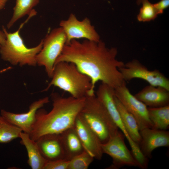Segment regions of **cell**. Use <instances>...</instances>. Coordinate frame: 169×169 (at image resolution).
<instances>
[{
    "label": "cell",
    "mask_w": 169,
    "mask_h": 169,
    "mask_svg": "<svg viewBox=\"0 0 169 169\" xmlns=\"http://www.w3.org/2000/svg\"><path fill=\"white\" fill-rule=\"evenodd\" d=\"M117 53L116 48H108L100 40L95 42L85 39L80 42L73 39L65 44L55 64L61 61L74 64L91 79L92 88L89 95H93L99 81L114 89L126 83L119 70L125 64L117 59Z\"/></svg>",
    "instance_id": "1"
},
{
    "label": "cell",
    "mask_w": 169,
    "mask_h": 169,
    "mask_svg": "<svg viewBox=\"0 0 169 169\" xmlns=\"http://www.w3.org/2000/svg\"><path fill=\"white\" fill-rule=\"evenodd\" d=\"M51 99L53 107L49 112L41 108L36 112L35 123L28 134L30 138L34 141L44 135L60 134L73 127L84 104L85 97H64L54 93L51 95Z\"/></svg>",
    "instance_id": "2"
},
{
    "label": "cell",
    "mask_w": 169,
    "mask_h": 169,
    "mask_svg": "<svg viewBox=\"0 0 169 169\" xmlns=\"http://www.w3.org/2000/svg\"><path fill=\"white\" fill-rule=\"evenodd\" d=\"M51 81L44 90L52 86L69 93L76 99L90 95L92 88L90 78L80 72L73 63L61 61L54 66Z\"/></svg>",
    "instance_id": "3"
},
{
    "label": "cell",
    "mask_w": 169,
    "mask_h": 169,
    "mask_svg": "<svg viewBox=\"0 0 169 169\" xmlns=\"http://www.w3.org/2000/svg\"><path fill=\"white\" fill-rule=\"evenodd\" d=\"M79 115L97 136L102 144L119 131L106 109L95 95L85 97Z\"/></svg>",
    "instance_id": "4"
},
{
    "label": "cell",
    "mask_w": 169,
    "mask_h": 169,
    "mask_svg": "<svg viewBox=\"0 0 169 169\" xmlns=\"http://www.w3.org/2000/svg\"><path fill=\"white\" fill-rule=\"evenodd\" d=\"M28 19L22 23L18 29L13 33L8 32L3 26L6 39L4 44L0 45V54L3 60L13 65L33 66L37 65L36 56L42 48L43 39L36 46L28 48L20 34V30Z\"/></svg>",
    "instance_id": "5"
},
{
    "label": "cell",
    "mask_w": 169,
    "mask_h": 169,
    "mask_svg": "<svg viewBox=\"0 0 169 169\" xmlns=\"http://www.w3.org/2000/svg\"><path fill=\"white\" fill-rule=\"evenodd\" d=\"M66 37L63 28L52 30L43 39L42 48L36 56L37 64L44 66L48 77H52L56 61L66 43Z\"/></svg>",
    "instance_id": "6"
},
{
    "label": "cell",
    "mask_w": 169,
    "mask_h": 169,
    "mask_svg": "<svg viewBox=\"0 0 169 169\" xmlns=\"http://www.w3.org/2000/svg\"><path fill=\"white\" fill-rule=\"evenodd\" d=\"M125 137L119 131L106 142L101 144L103 153L109 155L112 159V164L109 168L118 169L125 166L138 167L137 162L125 144Z\"/></svg>",
    "instance_id": "7"
},
{
    "label": "cell",
    "mask_w": 169,
    "mask_h": 169,
    "mask_svg": "<svg viewBox=\"0 0 169 169\" xmlns=\"http://www.w3.org/2000/svg\"><path fill=\"white\" fill-rule=\"evenodd\" d=\"M119 70L125 81L140 79L150 85L161 87L169 91V80L167 77L158 70H149L137 60L133 59L127 63L124 67Z\"/></svg>",
    "instance_id": "8"
},
{
    "label": "cell",
    "mask_w": 169,
    "mask_h": 169,
    "mask_svg": "<svg viewBox=\"0 0 169 169\" xmlns=\"http://www.w3.org/2000/svg\"><path fill=\"white\" fill-rule=\"evenodd\" d=\"M114 90L115 96L136 119L139 131L147 128H152L148 107L131 94L126 83Z\"/></svg>",
    "instance_id": "9"
},
{
    "label": "cell",
    "mask_w": 169,
    "mask_h": 169,
    "mask_svg": "<svg viewBox=\"0 0 169 169\" xmlns=\"http://www.w3.org/2000/svg\"><path fill=\"white\" fill-rule=\"evenodd\" d=\"M59 26L66 36V44L72 40L81 38L95 42L100 40L99 35L88 18L79 21L74 14L71 13L67 20L60 22Z\"/></svg>",
    "instance_id": "10"
},
{
    "label": "cell",
    "mask_w": 169,
    "mask_h": 169,
    "mask_svg": "<svg viewBox=\"0 0 169 169\" xmlns=\"http://www.w3.org/2000/svg\"><path fill=\"white\" fill-rule=\"evenodd\" d=\"M46 97L33 102L26 112L15 113L2 109L1 115L8 121L20 128L23 132L29 134L31 131L36 119L37 111L49 102Z\"/></svg>",
    "instance_id": "11"
},
{
    "label": "cell",
    "mask_w": 169,
    "mask_h": 169,
    "mask_svg": "<svg viewBox=\"0 0 169 169\" xmlns=\"http://www.w3.org/2000/svg\"><path fill=\"white\" fill-rule=\"evenodd\" d=\"M74 127L84 150L94 158L100 160L103 154L101 146L102 143L79 114L75 120Z\"/></svg>",
    "instance_id": "12"
},
{
    "label": "cell",
    "mask_w": 169,
    "mask_h": 169,
    "mask_svg": "<svg viewBox=\"0 0 169 169\" xmlns=\"http://www.w3.org/2000/svg\"><path fill=\"white\" fill-rule=\"evenodd\" d=\"M140 148L148 159L152 157V152L155 149L169 146V132L166 130L147 128L140 131Z\"/></svg>",
    "instance_id": "13"
},
{
    "label": "cell",
    "mask_w": 169,
    "mask_h": 169,
    "mask_svg": "<svg viewBox=\"0 0 169 169\" xmlns=\"http://www.w3.org/2000/svg\"><path fill=\"white\" fill-rule=\"evenodd\" d=\"M35 141L41 155L47 161L67 159L60 134L44 135Z\"/></svg>",
    "instance_id": "14"
},
{
    "label": "cell",
    "mask_w": 169,
    "mask_h": 169,
    "mask_svg": "<svg viewBox=\"0 0 169 169\" xmlns=\"http://www.w3.org/2000/svg\"><path fill=\"white\" fill-rule=\"evenodd\" d=\"M95 93L97 98L105 107L119 129L125 136L129 145L132 144L134 141L128 135L123 125L115 105L114 89L102 83Z\"/></svg>",
    "instance_id": "15"
},
{
    "label": "cell",
    "mask_w": 169,
    "mask_h": 169,
    "mask_svg": "<svg viewBox=\"0 0 169 169\" xmlns=\"http://www.w3.org/2000/svg\"><path fill=\"white\" fill-rule=\"evenodd\" d=\"M134 96L148 107L169 105V91L161 87L149 85L144 87Z\"/></svg>",
    "instance_id": "16"
},
{
    "label": "cell",
    "mask_w": 169,
    "mask_h": 169,
    "mask_svg": "<svg viewBox=\"0 0 169 169\" xmlns=\"http://www.w3.org/2000/svg\"><path fill=\"white\" fill-rule=\"evenodd\" d=\"M20 143L27 150L28 159L27 163L32 169H44L48 161L41 155L36 142L32 140L28 134L20 133Z\"/></svg>",
    "instance_id": "17"
},
{
    "label": "cell",
    "mask_w": 169,
    "mask_h": 169,
    "mask_svg": "<svg viewBox=\"0 0 169 169\" xmlns=\"http://www.w3.org/2000/svg\"><path fill=\"white\" fill-rule=\"evenodd\" d=\"M60 134L67 160H70L85 151L74 127L66 130Z\"/></svg>",
    "instance_id": "18"
},
{
    "label": "cell",
    "mask_w": 169,
    "mask_h": 169,
    "mask_svg": "<svg viewBox=\"0 0 169 169\" xmlns=\"http://www.w3.org/2000/svg\"><path fill=\"white\" fill-rule=\"evenodd\" d=\"M115 101L121 121L128 135L134 141L139 145L141 137L136 119L126 109L115 95Z\"/></svg>",
    "instance_id": "19"
},
{
    "label": "cell",
    "mask_w": 169,
    "mask_h": 169,
    "mask_svg": "<svg viewBox=\"0 0 169 169\" xmlns=\"http://www.w3.org/2000/svg\"><path fill=\"white\" fill-rule=\"evenodd\" d=\"M149 118L152 128L166 130L169 127V105L158 107H148Z\"/></svg>",
    "instance_id": "20"
},
{
    "label": "cell",
    "mask_w": 169,
    "mask_h": 169,
    "mask_svg": "<svg viewBox=\"0 0 169 169\" xmlns=\"http://www.w3.org/2000/svg\"><path fill=\"white\" fill-rule=\"evenodd\" d=\"M39 0H16L12 16L7 25L11 28L18 20L27 14H30L33 8L39 3Z\"/></svg>",
    "instance_id": "21"
},
{
    "label": "cell",
    "mask_w": 169,
    "mask_h": 169,
    "mask_svg": "<svg viewBox=\"0 0 169 169\" xmlns=\"http://www.w3.org/2000/svg\"><path fill=\"white\" fill-rule=\"evenodd\" d=\"M22 130L0 115V143H8L20 138Z\"/></svg>",
    "instance_id": "22"
},
{
    "label": "cell",
    "mask_w": 169,
    "mask_h": 169,
    "mask_svg": "<svg viewBox=\"0 0 169 169\" xmlns=\"http://www.w3.org/2000/svg\"><path fill=\"white\" fill-rule=\"evenodd\" d=\"M94 158L84 151L69 160L68 169H87Z\"/></svg>",
    "instance_id": "23"
},
{
    "label": "cell",
    "mask_w": 169,
    "mask_h": 169,
    "mask_svg": "<svg viewBox=\"0 0 169 169\" xmlns=\"http://www.w3.org/2000/svg\"><path fill=\"white\" fill-rule=\"evenodd\" d=\"M141 3L142 6L137 16L138 20L140 22H146L155 19L158 14L153 4L148 0H144Z\"/></svg>",
    "instance_id": "24"
},
{
    "label": "cell",
    "mask_w": 169,
    "mask_h": 169,
    "mask_svg": "<svg viewBox=\"0 0 169 169\" xmlns=\"http://www.w3.org/2000/svg\"><path fill=\"white\" fill-rule=\"evenodd\" d=\"M69 161L65 159L48 161L44 169H68Z\"/></svg>",
    "instance_id": "25"
},
{
    "label": "cell",
    "mask_w": 169,
    "mask_h": 169,
    "mask_svg": "<svg viewBox=\"0 0 169 169\" xmlns=\"http://www.w3.org/2000/svg\"><path fill=\"white\" fill-rule=\"evenodd\" d=\"M158 14H162L164 10L169 6V0H161L153 4Z\"/></svg>",
    "instance_id": "26"
},
{
    "label": "cell",
    "mask_w": 169,
    "mask_h": 169,
    "mask_svg": "<svg viewBox=\"0 0 169 169\" xmlns=\"http://www.w3.org/2000/svg\"><path fill=\"white\" fill-rule=\"evenodd\" d=\"M6 37L3 31L0 30V45L4 44L5 42Z\"/></svg>",
    "instance_id": "27"
},
{
    "label": "cell",
    "mask_w": 169,
    "mask_h": 169,
    "mask_svg": "<svg viewBox=\"0 0 169 169\" xmlns=\"http://www.w3.org/2000/svg\"><path fill=\"white\" fill-rule=\"evenodd\" d=\"M8 0H0V10L3 8Z\"/></svg>",
    "instance_id": "28"
},
{
    "label": "cell",
    "mask_w": 169,
    "mask_h": 169,
    "mask_svg": "<svg viewBox=\"0 0 169 169\" xmlns=\"http://www.w3.org/2000/svg\"><path fill=\"white\" fill-rule=\"evenodd\" d=\"M144 0H137V4L138 5H140V4H141L142 3Z\"/></svg>",
    "instance_id": "29"
}]
</instances>
